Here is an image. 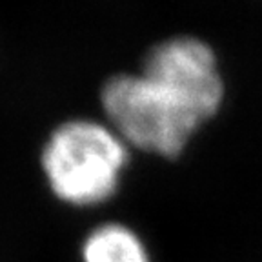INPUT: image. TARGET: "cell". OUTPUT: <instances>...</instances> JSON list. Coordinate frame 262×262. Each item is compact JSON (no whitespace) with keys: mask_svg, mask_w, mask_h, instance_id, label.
Masks as SVG:
<instances>
[{"mask_svg":"<svg viewBox=\"0 0 262 262\" xmlns=\"http://www.w3.org/2000/svg\"><path fill=\"white\" fill-rule=\"evenodd\" d=\"M82 262H151L140 235L122 222H104L91 229L80 246Z\"/></svg>","mask_w":262,"mask_h":262,"instance_id":"3","label":"cell"},{"mask_svg":"<svg viewBox=\"0 0 262 262\" xmlns=\"http://www.w3.org/2000/svg\"><path fill=\"white\" fill-rule=\"evenodd\" d=\"M131 160L133 149L102 115L75 113L49 127L38 147L37 168L58 202L95 208L119 193Z\"/></svg>","mask_w":262,"mask_h":262,"instance_id":"1","label":"cell"},{"mask_svg":"<svg viewBox=\"0 0 262 262\" xmlns=\"http://www.w3.org/2000/svg\"><path fill=\"white\" fill-rule=\"evenodd\" d=\"M104 119L142 157L175 162L204 133L191 120L171 110L137 68L107 75L97 93Z\"/></svg>","mask_w":262,"mask_h":262,"instance_id":"2","label":"cell"}]
</instances>
